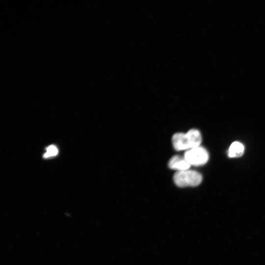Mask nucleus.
Instances as JSON below:
<instances>
[{
    "label": "nucleus",
    "mask_w": 265,
    "mask_h": 265,
    "mask_svg": "<svg viewBox=\"0 0 265 265\" xmlns=\"http://www.w3.org/2000/svg\"><path fill=\"white\" fill-rule=\"evenodd\" d=\"M244 150L243 145L239 142L235 141L231 145L228 155L231 158L239 157L243 155Z\"/></svg>",
    "instance_id": "39448f33"
},
{
    "label": "nucleus",
    "mask_w": 265,
    "mask_h": 265,
    "mask_svg": "<svg viewBox=\"0 0 265 265\" xmlns=\"http://www.w3.org/2000/svg\"><path fill=\"white\" fill-rule=\"evenodd\" d=\"M184 157L190 165L194 166L204 164L209 159L208 152L200 146L186 151Z\"/></svg>",
    "instance_id": "7ed1b4c3"
},
{
    "label": "nucleus",
    "mask_w": 265,
    "mask_h": 265,
    "mask_svg": "<svg viewBox=\"0 0 265 265\" xmlns=\"http://www.w3.org/2000/svg\"><path fill=\"white\" fill-rule=\"evenodd\" d=\"M201 142V133L196 129H191L186 133H176L172 137L173 145L177 151H186L199 146Z\"/></svg>",
    "instance_id": "f257e3e1"
},
{
    "label": "nucleus",
    "mask_w": 265,
    "mask_h": 265,
    "mask_svg": "<svg viewBox=\"0 0 265 265\" xmlns=\"http://www.w3.org/2000/svg\"><path fill=\"white\" fill-rule=\"evenodd\" d=\"M190 166L184 157L178 155L172 157L168 162L169 167L172 169L176 170L177 171L189 169Z\"/></svg>",
    "instance_id": "20e7f679"
},
{
    "label": "nucleus",
    "mask_w": 265,
    "mask_h": 265,
    "mask_svg": "<svg viewBox=\"0 0 265 265\" xmlns=\"http://www.w3.org/2000/svg\"><path fill=\"white\" fill-rule=\"evenodd\" d=\"M58 153L57 148L54 145H50L46 149V152L44 155V158H49L56 156Z\"/></svg>",
    "instance_id": "423d86ee"
},
{
    "label": "nucleus",
    "mask_w": 265,
    "mask_h": 265,
    "mask_svg": "<svg viewBox=\"0 0 265 265\" xmlns=\"http://www.w3.org/2000/svg\"><path fill=\"white\" fill-rule=\"evenodd\" d=\"M173 180L179 187L196 186L202 181V176L197 171L187 169L177 171L174 175Z\"/></svg>",
    "instance_id": "f03ea898"
}]
</instances>
